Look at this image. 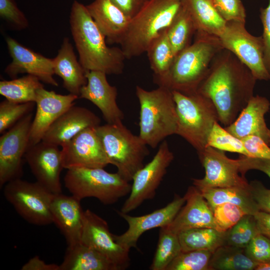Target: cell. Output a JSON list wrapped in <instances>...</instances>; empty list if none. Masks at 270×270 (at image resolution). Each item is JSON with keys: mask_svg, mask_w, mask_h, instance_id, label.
Masks as SVG:
<instances>
[{"mask_svg": "<svg viewBox=\"0 0 270 270\" xmlns=\"http://www.w3.org/2000/svg\"><path fill=\"white\" fill-rule=\"evenodd\" d=\"M256 80L232 53L222 49L213 59L197 92L212 102L219 122L226 127L236 118L254 96Z\"/></svg>", "mask_w": 270, "mask_h": 270, "instance_id": "1", "label": "cell"}, {"mask_svg": "<svg viewBox=\"0 0 270 270\" xmlns=\"http://www.w3.org/2000/svg\"><path fill=\"white\" fill-rule=\"evenodd\" d=\"M69 22L79 61L86 72L100 71L116 75L122 72L126 59L122 50L107 46L105 36L86 6L74 0Z\"/></svg>", "mask_w": 270, "mask_h": 270, "instance_id": "2", "label": "cell"}, {"mask_svg": "<svg viewBox=\"0 0 270 270\" xmlns=\"http://www.w3.org/2000/svg\"><path fill=\"white\" fill-rule=\"evenodd\" d=\"M194 42L178 54L167 74L154 82L186 94L197 92L215 56L224 48L218 36L196 32Z\"/></svg>", "mask_w": 270, "mask_h": 270, "instance_id": "3", "label": "cell"}, {"mask_svg": "<svg viewBox=\"0 0 270 270\" xmlns=\"http://www.w3.org/2000/svg\"><path fill=\"white\" fill-rule=\"evenodd\" d=\"M182 0H150L130 22L119 44L126 58L138 56L172 24Z\"/></svg>", "mask_w": 270, "mask_h": 270, "instance_id": "4", "label": "cell"}, {"mask_svg": "<svg viewBox=\"0 0 270 270\" xmlns=\"http://www.w3.org/2000/svg\"><path fill=\"white\" fill-rule=\"evenodd\" d=\"M140 105L139 136L152 148L168 136L176 134L178 116L172 91L162 86L152 90L136 86Z\"/></svg>", "mask_w": 270, "mask_h": 270, "instance_id": "5", "label": "cell"}, {"mask_svg": "<svg viewBox=\"0 0 270 270\" xmlns=\"http://www.w3.org/2000/svg\"><path fill=\"white\" fill-rule=\"evenodd\" d=\"M178 116L176 134L186 140L198 153L206 147L214 124L219 122L217 110L208 98L196 92L186 94L172 90Z\"/></svg>", "mask_w": 270, "mask_h": 270, "instance_id": "6", "label": "cell"}, {"mask_svg": "<svg viewBox=\"0 0 270 270\" xmlns=\"http://www.w3.org/2000/svg\"><path fill=\"white\" fill-rule=\"evenodd\" d=\"M110 164L128 182L132 181L135 174L142 166L148 154L147 145L139 136L134 134L122 122L106 124L96 128Z\"/></svg>", "mask_w": 270, "mask_h": 270, "instance_id": "7", "label": "cell"}, {"mask_svg": "<svg viewBox=\"0 0 270 270\" xmlns=\"http://www.w3.org/2000/svg\"><path fill=\"white\" fill-rule=\"evenodd\" d=\"M66 188L81 200L95 198L104 204H112L129 194L131 184L117 172L104 168H79L67 170L64 177Z\"/></svg>", "mask_w": 270, "mask_h": 270, "instance_id": "8", "label": "cell"}, {"mask_svg": "<svg viewBox=\"0 0 270 270\" xmlns=\"http://www.w3.org/2000/svg\"><path fill=\"white\" fill-rule=\"evenodd\" d=\"M6 200L26 220L33 224L46 226L53 223L50 204L54 194L38 182L20 178L4 186Z\"/></svg>", "mask_w": 270, "mask_h": 270, "instance_id": "9", "label": "cell"}, {"mask_svg": "<svg viewBox=\"0 0 270 270\" xmlns=\"http://www.w3.org/2000/svg\"><path fill=\"white\" fill-rule=\"evenodd\" d=\"M244 24L227 22L218 36L222 46L247 66L257 80H270V75L264 62L262 36L252 35L246 30Z\"/></svg>", "mask_w": 270, "mask_h": 270, "instance_id": "10", "label": "cell"}, {"mask_svg": "<svg viewBox=\"0 0 270 270\" xmlns=\"http://www.w3.org/2000/svg\"><path fill=\"white\" fill-rule=\"evenodd\" d=\"M174 158L168 142L163 140L152 160L134 175L130 196L120 212L128 214L145 200L152 199Z\"/></svg>", "mask_w": 270, "mask_h": 270, "instance_id": "11", "label": "cell"}, {"mask_svg": "<svg viewBox=\"0 0 270 270\" xmlns=\"http://www.w3.org/2000/svg\"><path fill=\"white\" fill-rule=\"evenodd\" d=\"M32 112L24 116L0 138V186L20 178L23 174L22 158L28 147Z\"/></svg>", "mask_w": 270, "mask_h": 270, "instance_id": "12", "label": "cell"}, {"mask_svg": "<svg viewBox=\"0 0 270 270\" xmlns=\"http://www.w3.org/2000/svg\"><path fill=\"white\" fill-rule=\"evenodd\" d=\"M205 170L202 178L192 179L193 185L198 189L213 188L250 186L240 170L238 160L231 159L224 151L206 146L198 153Z\"/></svg>", "mask_w": 270, "mask_h": 270, "instance_id": "13", "label": "cell"}, {"mask_svg": "<svg viewBox=\"0 0 270 270\" xmlns=\"http://www.w3.org/2000/svg\"><path fill=\"white\" fill-rule=\"evenodd\" d=\"M96 128L83 130L61 146L64 168H104L110 164Z\"/></svg>", "mask_w": 270, "mask_h": 270, "instance_id": "14", "label": "cell"}, {"mask_svg": "<svg viewBox=\"0 0 270 270\" xmlns=\"http://www.w3.org/2000/svg\"><path fill=\"white\" fill-rule=\"evenodd\" d=\"M81 242L105 256L118 270L130 264V250L116 242L107 222L90 210L84 212Z\"/></svg>", "mask_w": 270, "mask_h": 270, "instance_id": "15", "label": "cell"}, {"mask_svg": "<svg viewBox=\"0 0 270 270\" xmlns=\"http://www.w3.org/2000/svg\"><path fill=\"white\" fill-rule=\"evenodd\" d=\"M24 157L37 182L54 194L62 192L60 174L64 167L58 146L42 140L29 146Z\"/></svg>", "mask_w": 270, "mask_h": 270, "instance_id": "16", "label": "cell"}, {"mask_svg": "<svg viewBox=\"0 0 270 270\" xmlns=\"http://www.w3.org/2000/svg\"><path fill=\"white\" fill-rule=\"evenodd\" d=\"M6 42L12 58V62L4 70L8 76L15 78L20 74H26L36 76L44 83L54 86H58L54 78L52 58L35 52L12 37H6Z\"/></svg>", "mask_w": 270, "mask_h": 270, "instance_id": "17", "label": "cell"}, {"mask_svg": "<svg viewBox=\"0 0 270 270\" xmlns=\"http://www.w3.org/2000/svg\"><path fill=\"white\" fill-rule=\"evenodd\" d=\"M185 203L184 196L176 195L166 206L145 215L131 216L118 212V214L127 222L128 226L122 234L114 235L115 240L129 250L132 248H136L142 234L152 228L168 226Z\"/></svg>", "mask_w": 270, "mask_h": 270, "instance_id": "18", "label": "cell"}, {"mask_svg": "<svg viewBox=\"0 0 270 270\" xmlns=\"http://www.w3.org/2000/svg\"><path fill=\"white\" fill-rule=\"evenodd\" d=\"M78 98L70 93L63 95L48 90L44 87L40 89L35 102L36 112L30 128L28 147L42 141L52 124L74 105V101Z\"/></svg>", "mask_w": 270, "mask_h": 270, "instance_id": "19", "label": "cell"}, {"mask_svg": "<svg viewBox=\"0 0 270 270\" xmlns=\"http://www.w3.org/2000/svg\"><path fill=\"white\" fill-rule=\"evenodd\" d=\"M106 75L100 71L86 72L87 83L81 88L79 98L96 106L107 124L122 123L124 114L116 103L117 89L108 83Z\"/></svg>", "mask_w": 270, "mask_h": 270, "instance_id": "20", "label": "cell"}, {"mask_svg": "<svg viewBox=\"0 0 270 270\" xmlns=\"http://www.w3.org/2000/svg\"><path fill=\"white\" fill-rule=\"evenodd\" d=\"M184 196L185 204L166 226L171 232L178 234L188 230L201 228L223 232L215 221L211 207L196 187H189Z\"/></svg>", "mask_w": 270, "mask_h": 270, "instance_id": "21", "label": "cell"}, {"mask_svg": "<svg viewBox=\"0 0 270 270\" xmlns=\"http://www.w3.org/2000/svg\"><path fill=\"white\" fill-rule=\"evenodd\" d=\"M80 200L73 196L54 194L50 210L54 223L64 236L68 246L82 242L84 211Z\"/></svg>", "mask_w": 270, "mask_h": 270, "instance_id": "22", "label": "cell"}, {"mask_svg": "<svg viewBox=\"0 0 270 270\" xmlns=\"http://www.w3.org/2000/svg\"><path fill=\"white\" fill-rule=\"evenodd\" d=\"M100 122V118L91 110L74 105L52 124L42 140L62 146L83 130L96 128Z\"/></svg>", "mask_w": 270, "mask_h": 270, "instance_id": "23", "label": "cell"}, {"mask_svg": "<svg viewBox=\"0 0 270 270\" xmlns=\"http://www.w3.org/2000/svg\"><path fill=\"white\" fill-rule=\"evenodd\" d=\"M270 102L265 97L253 96L236 118L225 129L239 139L249 135L262 138L268 144V132L264 116L268 112Z\"/></svg>", "mask_w": 270, "mask_h": 270, "instance_id": "24", "label": "cell"}, {"mask_svg": "<svg viewBox=\"0 0 270 270\" xmlns=\"http://www.w3.org/2000/svg\"><path fill=\"white\" fill-rule=\"evenodd\" d=\"M86 6L107 44H119L130 19L112 0H94Z\"/></svg>", "mask_w": 270, "mask_h": 270, "instance_id": "25", "label": "cell"}, {"mask_svg": "<svg viewBox=\"0 0 270 270\" xmlns=\"http://www.w3.org/2000/svg\"><path fill=\"white\" fill-rule=\"evenodd\" d=\"M53 70L62 80L63 87L70 94L78 96L87 83L86 71L77 60L69 38L63 39L57 55L52 58Z\"/></svg>", "mask_w": 270, "mask_h": 270, "instance_id": "26", "label": "cell"}, {"mask_svg": "<svg viewBox=\"0 0 270 270\" xmlns=\"http://www.w3.org/2000/svg\"><path fill=\"white\" fill-rule=\"evenodd\" d=\"M60 270H118L105 256L82 242L68 246Z\"/></svg>", "mask_w": 270, "mask_h": 270, "instance_id": "27", "label": "cell"}, {"mask_svg": "<svg viewBox=\"0 0 270 270\" xmlns=\"http://www.w3.org/2000/svg\"><path fill=\"white\" fill-rule=\"evenodd\" d=\"M195 26L196 32L218 36L226 22L216 9L212 0H182Z\"/></svg>", "mask_w": 270, "mask_h": 270, "instance_id": "28", "label": "cell"}, {"mask_svg": "<svg viewBox=\"0 0 270 270\" xmlns=\"http://www.w3.org/2000/svg\"><path fill=\"white\" fill-rule=\"evenodd\" d=\"M198 190L212 209L220 204L230 203L238 206L248 214L254 215L260 210L252 194L250 186L248 188H213Z\"/></svg>", "mask_w": 270, "mask_h": 270, "instance_id": "29", "label": "cell"}, {"mask_svg": "<svg viewBox=\"0 0 270 270\" xmlns=\"http://www.w3.org/2000/svg\"><path fill=\"white\" fill-rule=\"evenodd\" d=\"M226 232L210 228L188 230L178 234L182 252L206 250L214 252L224 245Z\"/></svg>", "mask_w": 270, "mask_h": 270, "instance_id": "30", "label": "cell"}, {"mask_svg": "<svg viewBox=\"0 0 270 270\" xmlns=\"http://www.w3.org/2000/svg\"><path fill=\"white\" fill-rule=\"evenodd\" d=\"M44 88L36 76L27 74L10 80L0 82V94L14 103L35 102L38 90Z\"/></svg>", "mask_w": 270, "mask_h": 270, "instance_id": "31", "label": "cell"}, {"mask_svg": "<svg viewBox=\"0 0 270 270\" xmlns=\"http://www.w3.org/2000/svg\"><path fill=\"white\" fill-rule=\"evenodd\" d=\"M258 264L247 256L244 248L222 245L212 256L210 270H254Z\"/></svg>", "mask_w": 270, "mask_h": 270, "instance_id": "32", "label": "cell"}, {"mask_svg": "<svg viewBox=\"0 0 270 270\" xmlns=\"http://www.w3.org/2000/svg\"><path fill=\"white\" fill-rule=\"evenodd\" d=\"M166 30L152 42L146 51L154 82L167 74L175 58Z\"/></svg>", "mask_w": 270, "mask_h": 270, "instance_id": "33", "label": "cell"}, {"mask_svg": "<svg viewBox=\"0 0 270 270\" xmlns=\"http://www.w3.org/2000/svg\"><path fill=\"white\" fill-rule=\"evenodd\" d=\"M196 32L192 20L182 4L177 16L166 30L175 56L191 44V39Z\"/></svg>", "mask_w": 270, "mask_h": 270, "instance_id": "34", "label": "cell"}, {"mask_svg": "<svg viewBox=\"0 0 270 270\" xmlns=\"http://www.w3.org/2000/svg\"><path fill=\"white\" fill-rule=\"evenodd\" d=\"M181 252L178 234L171 232L166 226L160 228L157 248L150 269L166 270Z\"/></svg>", "mask_w": 270, "mask_h": 270, "instance_id": "35", "label": "cell"}, {"mask_svg": "<svg viewBox=\"0 0 270 270\" xmlns=\"http://www.w3.org/2000/svg\"><path fill=\"white\" fill-rule=\"evenodd\" d=\"M258 233L254 216L246 214L226 232L224 245L245 248Z\"/></svg>", "mask_w": 270, "mask_h": 270, "instance_id": "36", "label": "cell"}, {"mask_svg": "<svg viewBox=\"0 0 270 270\" xmlns=\"http://www.w3.org/2000/svg\"><path fill=\"white\" fill-rule=\"evenodd\" d=\"M206 146L250 157L241 140L237 138L216 122L213 126L207 140Z\"/></svg>", "mask_w": 270, "mask_h": 270, "instance_id": "37", "label": "cell"}, {"mask_svg": "<svg viewBox=\"0 0 270 270\" xmlns=\"http://www.w3.org/2000/svg\"><path fill=\"white\" fill-rule=\"evenodd\" d=\"M212 253L206 250L181 252L166 270H210Z\"/></svg>", "mask_w": 270, "mask_h": 270, "instance_id": "38", "label": "cell"}, {"mask_svg": "<svg viewBox=\"0 0 270 270\" xmlns=\"http://www.w3.org/2000/svg\"><path fill=\"white\" fill-rule=\"evenodd\" d=\"M36 104L34 102L14 103L5 100L0 103V133L14 126L30 113Z\"/></svg>", "mask_w": 270, "mask_h": 270, "instance_id": "39", "label": "cell"}, {"mask_svg": "<svg viewBox=\"0 0 270 270\" xmlns=\"http://www.w3.org/2000/svg\"><path fill=\"white\" fill-rule=\"evenodd\" d=\"M215 221L223 232H226L248 214L238 205L224 203L212 208Z\"/></svg>", "mask_w": 270, "mask_h": 270, "instance_id": "40", "label": "cell"}, {"mask_svg": "<svg viewBox=\"0 0 270 270\" xmlns=\"http://www.w3.org/2000/svg\"><path fill=\"white\" fill-rule=\"evenodd\" d=\"M0 16L14 30H22L28 26V20L16 0H0Z\"/></svg>", "mask_w": 270, "mask_h": 270, "instance_id": "41", "label": "cell"}, {"mask_svg": "<svg viewBox=\"0 0 270 270\" xmlns=\"http://www.w3.org/2000/svg\"><path fill=\"white\" fill-rule=\"evenodd\" d=\"M220 16L227 22L245 23L246 14L241 0H212Z\"/></svg>", "mask_w": 270, "mask_h": 270, "instance_id": "42", "label": "cell"}, {"mask_svg": "<svg viewBox=\"0 0 270 270\" xmlns=\"http://www.w3.org/2000/svg\"><path fill=\"white\" fill-rule=\"evenodd\" d=\"M244 250L248 256L258 264L270 262V239L260 232L253 238Z\"/></svg>", "mask_w": 270, "mask_h": 270, "instance_id": "43", "label": "cell"}, {"mask_svg": "<svg viewBox=\"0 0 270 270\" xmlns=\"http://www.w3.org/2000/svg\"><path fill=\"white\" fill-rule=\"evenodd\" d=\"M250 157L258 158H270V146L260 136H247L240 139Z\"/></svg>", "mask_w": 270, "mask_h": 270, "instance_id": "44", "label": "cell"}, {"mask_svg": "<svg viewBox=\"0 0 270 270\" xmlns=\"http://www.w3.org/2000/svg\"><path fill=\"white\" fill-rule=\"evenodd\" d=\"M260 18L263 27L262 36L264 44V62L270 75V0L266 8H260Z\"/></svg>", "mask_w": 270, "mask_h": 270, "instance_id": "45", "label": "cell"}, {"mask_svg": "<svg viewBox=\"0 0 270 270\" xmlns=\"http://www.w3.org/2000/svg\"><path fill=\"white\" fill-rule=\"evenodd\" d=\"M238 160L242 176L249 170H256L264 172L270 178V158H254L241 155Z\"/></svg>", "mask_w": 270, "mask_h": 270, "instance_id": "46", "label": "cell"}, {"mask_svg": "<svg viewBox=\"0 0 270 270\" xmlns=\"http://www.w3.org/2000/svg\"><path fill=\"white\" fill-rule=\"evenodd\" d=\"M250 189L259 210L270 213V189L258 180L250 183Z\"/></svg>", "mask_w": 270, "mask_h": 270, "instance_id": "47", "label": "cell"}, {"mask_svg": "<svg viewBox=\"0 0 270 270\" xmlns=\"http://www.w3.org/2000/svg\"><path fill=\"white\" fill-rule=\"evenodd\" d=\"M150 0H112L131 19Z\"/></svg>", "mask_w": 270, "mask_h": 270, "instance_id": "48", "label": "cell"}, {"mask_svg": "<svg viewBox=\"0 0 270 270\" xmlns=\"http://www.w3.org/2000/svg\"><path fill=\"white\" fill-rule=\"evenodd\" d=\"M22 270H60V265L54 264H46L38 256L30 258L24 264Z\"/></svg>", "mask_w": 270, "mask_h": 270, "instance_id": "49", "label": "cell"}, {"mask_svg": "<svg viewBox=\"0 0 270 270\" xmlns=\"http://www.w3.org/2000/svg\"><path fill=\"white\" fill-rule=\"evenodd\" d=\"M254 216L259 232L270 239V213L259 210Z\"/></svg>", "mask_w": 270, "mask_h": 270, "instance_id": "50", "label": "cell"}, {"mask_svg": "<svg viewBox=\"0 0 270 270\" xmlns=\"http://www.w3.org/2000/svg\"><path fill=\"white\" fill-rule=\"evenodd\" d=\"M256 270H270V262L266 264H258Z\"/></svg>", "mask_w": 270, "mask_h": 270, "instance_id": "51", "label": "cell"}, {"mask_svg": "<svg viewBox=\"0 0 270 270\" xmlns=\"http://www.w3.org/2000/svg\"><path fill=\"white\" fill-rule=\"evenodd\" d=\"M268 137H269L268 145L270 146V130H269V132H268Z\"/></svg>", "mask_w": 270, "mask_h": 270, "instance_id": "52", "label": "cell"}]
</instances>
